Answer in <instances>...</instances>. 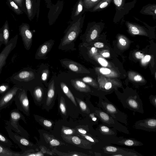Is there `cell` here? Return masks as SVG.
<instances>
[{"label":"cell","mask_w":156,"mask_h":156,"mask_svg":"<svg viewBox=\"0 0 156 156\" xmlns=\"http://www.w3.org/2000/svg\"><path fill=\"white\" fill-rule=\"evenodd\" d=\"M84 16H82L77 20H73L67 29L66 33L61 40L58 48L65 49L74 41L81 31Z\"/></svg>","instance_id":"cell-1"},{"label":"cell","mask_w":156,"mask_h":156,"mask_svg":"<svg viewBox=\"0 0 156 156\" xmlns=\"http://www.w3.org/2000/svg\"><path fill=\"white\" fill-rule=\"evenodd\" d=\"M35 78L34 72L30 69L23 68L14 73L10 80L14 84H17L27 90L30 82Z\"/></svg>","instance_id":"cell-2"},{"label":"cell","mask_w":156,"mask_h":156,"mask_svg":"<svg viewBox=\"0 0 156 156\" xmlns=\"http://www.w3.org/2000/svg\"><path fill=\"white\" fill-rule=\"evenodd\" d=\"M22 120L27 123L24 116L17 108L12 110L10 113V119L7 122L9 124L12 130L22 136H25V130L19 123V121Z\"/></svg>","instance_id":"cell-3"},{"label":"cell","mask_w":156,"mask_h":156,"mask_svg":"<svg viewBox=\"0 0 156 156\" xmlns=\"http://www.w3.org/2000/svg\"><path fill=\"white\" fill-rule=\"evenodd\" d=\"M14 101L17 109L26 115H29V104L27 89L23 88H19L15 96Z\"/></svg>","instance_id":"cell-4"},{"label":"cell","mask_w":156,"mask_h":156,"mask_svg":"<svg viewBox=\"0 0 156 156\" xmlns=\"http://www.w3.org/2000/svg\"><path fill=\"white\" fill-rule=\"evenodd\" d=\"M5 128L9 137L18 145L21 149L22 152H23L25 151L28 150V148L33 146V144L24 136L15 132H13L7 121L5 122Z\"/></svg>","instance_id":"cell-5"},{"label":"cell","mask_w":156,"mask_h":156,"mask_svg":"<svg viewBox=\"0 0 156 156\" xmlns=\"http://www.w3.org/2000/svg\"><path fill=\"white\" fill-rule=\"evenodd\" d=\"M20 88L22 87L17 84H14L12 88L2 94L0 98V111L11 105L14 101L17 91Z\"/></svg>","instance_id":"cell-6"},{"label":"cell","mask_w":156,"mask_h":156,"mask_svg":"<svg viewBox=\"0 0 156 156\" xmlns=\"http://www.w3.org/2000/svg\"><path fill=\"white\" fill-rule=\"evenodd\" d=\"M18 39V35L11 38L0 53V75L3 68L6 63L7 59L16 45Z\"/></svg>","instance_id":"cell-7"},{"label":"cell","mask_w":156,"mask_h":156,"mask_svg":"<svg viewBox=\"0 0 156 156\" xmlns=\"http://www.w3.org/2000/svg\"><path fill=\"white\" fill-rule=\"evenodd\" d=\"M19 31L25 48L27 50H29L32 44L33 34L30 29L29 24L22 23L19 26Z\"/></svg>","instance_id":"cell-8"},{"label":"cell","mask_w":156,"mask_h":156,"mask_svg":"<svg viewBox=\"0 0 156 156\" xmlns=\"http://www.w3.org/2000/svg\"><path fill=\"white\" fill-rule=\"evenodd\" d=\"M27 15L29 20L32 21L36 15L38 17L40 0H25Z\"/></svg>","instance_id":"cell-9"},{"label":"cell","mask_w":156,"mask_h":156,"mask_svg":"<svg viewBox=\"0 0 156 156\" xmlns=\"http://www.w3.org/2000/svg\"><path fill=\"white\" fill-rule=\"evenodd\" d=\"M54 42V40L51 39L41 45L36 51L35 58L37 59H45L47 55L52 48Z\"/></svg>","instance_id":"cell-10"},{"label":"cell","mask_w":156,"mask_h":156,"mask_svg":"<svg viewBox=\"0 0 156 156\" xmlns=\"http://www.w3.org/2000/svg\"><path fill=\"white\" fill-rule=\"evenodd\" d=\"M63 66L77 73H86V69L80 63L70 59L65 58L60 60Z\"/></svg>","instance_id":"cell-11"},{"label":"cell","mask_w":156,"mask_h":156,"mask_svg":"<svg viewBox=\"0 0 156 156\" xmlns=\"http://www.w3.org/2000/svg\"><path fill=\"white\" fill-rule=\"evenodd\" d=\"M63 140L66 142L78 147L85 148L87 146L86 141L75 136H66L62 135Z\"/></svg>","instance_id":"cell-12"},{"label":"cell","mask_w":156,"mask_h":156,"mask_svg":"<svg viewBox=\"0 0 156 156\" xmlns=\"http://www.w3.org/2000/svg\"><path fill=\"white\" fill-rule=\"evenodd\" d=\"M84 11L83 0H78L74 6L72 13V21L77 20L81 16Z\"/></svg>","instance_id":"cell-13"},{"label":"cell","mask_w":156,"mask_h":156,"mask_svg":"<svg viewBox=\"0 0 156 156\" xmlns=\"http://www.w3.org/2000/svg\"><path fill=\"white\" fill-rule=\"evenodd\" d=\"M72 85L77 90L81 92H89L90 90L89 87L83 82L80 80L75 79L71 80Z\"/></svg>","instance_id":"cell-14"},{"label":"cell","mask_w":156,"mask_h":156,"mask_svg":"<svg viewBox=\"0 0 156 156\" xmlns=\"http://www.w3.org/2000/svg\"><path fill=\"white\" fill-rule=\"evenodd\" d=\"M23 152H16L0 144V156H21Z\"/></svg>","instance_id":"cell-15"},{"label":"cell","mask_w":156,"mask_h":156,"mask_svg":"<svg viewBox=\"0 0 156 156\" xmlns=\"http://www.w3.org/2000/svg\"><path fill=\"white\" fill-rule=\"evenodd\" d=\"M60 2H58V5H57V2L55 5H54L55 10L53 11L54 12H49L48 14V18L49 23L50 25H51L55 21L56 18L60 13V11L62 9H60L62 8V6L60 7Z\"/></svg>","instance_id":"cell-16"},{"label":"cell","mask_w":156,"mask_h":156,"mask_svg":"<svg viewBox=\"0 0 156 156\" xmlns=\"http://www.w3.org/2000/svg\"><path fill=\"white\" fill-rule=\"evenodd\" d=\"M55 82L53 80L49 84L48 90L47 93L46 105L49 106L51 104L55 94Z\"/></svg>","instance_id":"cell-17"},{"label":"cell","mask_w":156,"mask_h":156,"mask_svg":"<svg viewBox=\"0 0 156 156\" xmlns=\"http://www.w3.org/2000/svg\"><path fill=\"white\" fill-rule=\"evenodd\" d=\"M60 85L61 89L64 93L68 98L71 100L73 104L76 106H77V103L75 97L68 87L66 85L65 83L62 82L60 83Z\"/></svg>","instance_id":"cell-18"},{"label":"cell","mask_w":156,"mask_h":156,"mask_svg":"<svg viewBox=\"0 0 156 156\" xmlns=\"http://www.w3.org/2000/svg\"><path fill=\"white\" fill-rule=\"evenodd\" d=\"M2 33L4 44L6 46L9 42V40L10 30L8 21L6 20L2 27Z\"/></svg>","instance_id":"cell-19"},{"label":"cell","mask_w":156,"mask_h":156,"mask_svg":"<svg viewBox=\"0 0 156 156\" xmlns=\"http://www.w3.org/2000/svg\"><path fill=\"white\" fill-rule=\"evenodd\" d=\"M7 3L9 8L17 15H20L24 13L20 8L12 0H7Z\"/></svg>","instance_id":"cell-20"},{"label":"cell","mask_w":156,"mask_h":156,"mask_svg":"<svg viewBox=\"0 0 156 156\" xmlns=\"http://www.w3.org/2000/svg\"><path fill=\"white\" fill-rule=\"evenodd\" d=\"M43 91L42 88L39 86L35 87L33 92L34 99L38 102L40 101L42 98Z\"/></svg>","instance_id":"cell-21"},{"label":"cell","mask_w":156,"mask_h":156,"mask_svg":"<svg viewBox=\"0 0 156 156\" xmlns=\"http://www.w3.org/2000/svg\"><path fill=\"white\" fill-rule=\"evenodd\" d=\"M62 135L66 136H74L78 135L76 129H71L66 126H62L61 129Z\"/></svg>","instance_id":"cell-22"},{"label":"cell","mask_w":156,"mask_h":156,"mask_svg":"<svg viewBox=\"0 0 156 156\" xmlns=\"http://www.w3.org/2000/svg\"><path fill=\"white\" fill-rule=\"evenodd\" d=\"M0 144L9 148L13 146L12 142L3 134L0 132Z\"/></svg>","instance_id":"cell-23"},{"label":"cell","mask_w":156,"mask_h":156,"mask_svg":"<svg viewBox=\"0 0 156 156\" xmlns=\"http://www.w3.org/2000/svg\"><path fill=\"white\" fill-rule=\"evenodd\" d=\"M44 137L47 140L48 143L51 146H58L60 144L59 141L56 139L51 137L48 135H45Z\"/></svg>","instance_id":"cell-24"},{"label":"cell","mask_w":156,"mask_h":156,"mask_svg":"<svg viewBox=\"0 0 156 156\" xmlns=\"http://www.w3.org/2000/svg\"><path fill=\"white\" fill-rule=\"evenodd\" d=\"M59 107L61 113L64 115H66L67 109L66 104L64 99L62 97L61 98Z\"/></svg>","instance_id":"cell-25"},{"label":"cell","mask_w":156,"mask_h":156,"mask_svg":"<svg viewBox=\"0 0 156 156\" xmlns=\"http://www.w3.org/2000/svg\"><path fill=\"white\" fill-rule=\"evenodd\" d=\"M22 9L24 13L27 14L25 0H12Z\"/></svg>","instance_id":"cell-26"},{"label":"cell","mask_w":156,"mask_h":156,"mask_svg":"<svg viewBox=\"0 0 156 156\" xmlns=\"http://www.w3.org/2000/svg\"><path fill=\"white\" fill-rule=\"evenodd\" d=\"M76 100L79 105L81 110L83 112H87L88 110L87 107L85 103L83 101L76 98Z\"/></svg>","instance_id":"cell-27"},{"label":"cell","mask_w":156,"mask_h":156,"mask_svg":"<svg viewBox=\"0 0 156 156\" xmlns=\"http://www.w3.org/2000/svg\"><path fill=\"white\" fill-rule=\"evenodd\" d=\"M10 87L8 83H4L0 85V95L2 94L10 89Z\"/></svg>","instance_id":"cell-28"},{"label":"cell","mask_w":156,"mask_h":156,"mask_svg":"<svg viewBox=\"0 0 156 156\" xmlns=\"http://www.w3.org/2000/svg\"><path fill=\"white\" fill-rule=\"evenodd\" d=\"M122 144L128 146H133L137 145L136 141L131 139H127L122 142Z\"/></svg>","instance_id":"cell-29"},{"label":"cell","mask_w":156,"mask_h":156,"mask_svg":"<svg viewBox=\"0 0 156 156\" xmlns=\"http://www.w3.org/2000/svg\"><path fill=\"white\" fill-rule=\"evenodd\" d=\"M146 124L149 127L155 128L156 126V120L154 119H150L146 121Z\"/></svg>","instance_id":"cell-30"},{"label":"cell","mask_w":156,"mask_h":156,"mask_svg":"<svg viewBox=\"0 0 156 156\" xmlns=\"http://www.w3.org/2000/svg\"><path fill=\"white\" fill-rule=\"evenodd\" d=\"M128 103L131 107L136 109L138 107V105L137 102L133 99H129L128 100Z\"/></svg>","instance_id":"cell-31"},{"label":"cell","mask_w":156,"mask_h":156,"mask_svg":"<svg viewBox=\"0 0 156 156\" xmlns=\"http://www.w3.org/2000/svg\"><path fill=\"white\" fill-rule=\"evenodd\" d=\"M99 116L103 121L105 122H108L109 120V117L108 115L106 113L101 112L99 113Z\"/></svg>","instance_id":"cell-32"},{"label":"cell","mask_w":156,"mask_h":156,"mask_svg":"<svg viewBox=\"0 0 156 156\" xmlns=\"http://www.w3.org/2000/svg\"><path fill=\"white\" fill-rule=\"evenodd\" d=\"M106 108L107 110L111 113H114L116 112V108L112 104H108L106 105Z\"/></svg>","instance_id":"cell-33"},{"label":"cell","mask_w":156,"mask_h":156,"mask_svg":"<svg viewBox=\"0 0 156 156\" xmlns=\"http://www.w3.org/2000/svg\"><path fill=\"white\" fill-rule=\"evenodd\" d=\"M78 133V132H77ZM79 135L81 136V137L85 139L86 140H88V141L92 142V143H95V141L94 139L91 136L85 135V134H83L78 133Z\"/></svg>","instance_id":"cell-34"},{"label":"cell","mask_w":156,"mask_h":156,"mask_svg":"<svg viewBox=\"0 0 156 156\" xmlns=\"http://www.w3.org/2000/svg\"><path fill=\"white\" fill-rule=\"evenodd\" d=\"M49 71L48 69H45L43 71L41 74V80L42 81H45L47 79Z\"/></svg>","instance_id":"cell-35"},{"label":"cell","mask_w":156,"mask_h":156,"mask_svg":"<svg viewBox=\"0 0 156 156\" xmlns=\"http://www.w3.org/2000/svg\"><path fill=\"white\" fill-rule=\"evenodd\" d=\"M105 149L106 151L110 152H115L118 150V148L115 147L109 146L107 147Z\"/></svg>","instance_id":"cell-36"},{"label":"cell","mask_w":156,"mask_h":156,"mask_svg":"<svg viewBox=\"0 0 156 156\" xmlns=\"http://www.w3.org/2000/svg\"><path fill=\"white\" fill-rule=\"evenodd\" d=\"M98 60L99 63L103 66L106 67L108 65V62L104 58L100 57L98 58Z\"/></svg>","instance_id":"cell-37"},{"label":"cell","mask_w":156,"mask_h":156,"mask_svg":"<svg viewBox=\"0 0 156 156\" xmlns=\"http://www.w3.org/2000/svg\"><path fill=\"white\" fill-rule=\"evenodd\" d=\"M100 71L101 73L104 74H108L111 72V70L109 69L106 68H101Z\"/></svg>","instance_id":"cell-38"},{"label":"cell","mask_w":156,"mask_h":156,"mask_svg":"<svg viewBox=\"0 0 156 156\" xmlns=\"http://www.w3.org/2000/svg\"><path fill=\"white\" fill-rule=\"evenodd\" d=\"M82 80L84 82L90 84L92 83L93 82L92 79L88 76L83 77L82 78Z\"/></svg>","instance_id":"cell-39"},{"label":"cell","mask_w":156,"mask_h":156,"mask_svg":"<svg viewBox=\"0 0 156 156\" xmlns=\"http://www.w3.org/2000/svg\"><path fill=\"white\" fill-rule=\"evenodd\" d=\"M101 131L103 133H108L110 132V129L107 127L102 126L100 127Z\"/></svg>","instance_id":"cell-40"},{"label":"cell","mask_w":156,"mask_h":156,"mask_svg":"<svg viewBox=\"0 0 156 156\" xmlns=\"http://www.w3.org/2000/svg\"><path fill=\"white\" fill-rule=\"evenodd\" d=\"M97 34V31L96 30H94L91 33L90 35V38L91 40H93L96 37Z\"/></svg>","instance_id":"cell-41"},{"label":"cell","mask_w":156,"mask_h":156,"mask_svg":"<svg viewBox=\"0 0 156 156\" xmlns=\"http://www.w3.org/2000/svg\"><path fill=\"white\" fill-rule=\"evenodd\" d=\"M132 33L136 35L139 34V31L138 29L135 27H132L131 28Z\"/></svg>","instance_id":"cell-42"},{"label":"cell","mask_w":156,"mask_h":156,"mask_svg":"<svg viewBox=\"0 0 156 156\" xmlns=\"http://www.w3.org/2000/svg\"><path fill=\"white\" fill-rule=\"evenodd\" d=\"M43 123L44 126L47 127H51L52 125L51 122L50 121L47 120H44Z\"/></svg>","instance_id":"cell-43"},{"label":"cell","mask_w":156,"mask_h":156,"mask_svg":"<svg viewBox=\"0 0 156 156\" xmlns=\"http://www.w3.org/2000/svg\"><path fill=\"white\" fill-rule=\"evenodd\" d=\"M112 84L111 82H107L104 86V88L106 90H109L112 87Z\"/></svg>","instance_id":"cell-44"},{"label":"cell","mask_w":156,"mask_h":156,"mask_svg":"<svg viewBox=\"0 0 156 156\" xmlns=\"http://www.w3.org/2000/svg\"><path fill=\"white\" fill-rule=\"evenodd\" d=\"M4 43L3 39L2 33V27L0 29V48L2 44Z\"/></svg>","instance_id":"cell-45"},{"label":"cell","mask_w":156,"mask_h":156,"mask_svg":"<svg viewBox=\"0 0 156 156\" xmlns=\"http://www.w3.org/2000/svg\"><path fill=\"white\" fill-rule=\"evenodd\" d=\"M135 56L137 58L140 59L144 57V55L140 52L137 51L135 53Z\"/></svg>","instance_id":"cell-46"},{"label":"cell","mask_w":156,"mask_h":156,"mask_svg":"<svg viewBox=\"0 0 156 156\" xmlns=\"http://www.w3.org/2000/svg\"><path fill=\"white\" fill-rule=\"evenodd\" d=\"M94 46L98 48H102L104 46L103 43L100 42H97L95 43L94 44Z\"/></svg>","instance_id":"cell-47"},{"label":"cell","mask_w":156,"mask_h":156,"mask_svg":"<svg viewBox=\"0 0 156 156\" xmlns=\"http://www.w3.org/2000/svg\"><path fill=\"white\" fill-rule=\"evenodd\" d=\"M151 59V56L149 55H146L144 58L142 60V62L143 63H145L146 62H149Z\"/></svg>","instance_id":"cell-48"},{"label":"cell","mask_w":156,"mask_h":156,"mask_svg":"<svg viewBox=\"0 0 156 156\" xmlns=\"http://www.w3.org/2000/svg\"><path fill=\"white\" fill-rule=\"evenodd\" d=\"M76 130L78 133L81 134H86L87 133V131L82 128H78L76 129Z\"/></svg>","instance_id":"cell-49"},{"label":"cell","mask_w":156,"mask_h":156,"mask_svg":"<svg viewBox=\"0 0 156 156\" xmlns=\"http://www.w3.org/2000/svg\"><path fill=\"white\" fill-rule=\"evenodd\" d=\"M115 4L118 7L120 6L122 4V0H114Z\"/></svg>","instance_id":"cell-50"},{"label":"cell","mask_w":156,"mask_h":156,"mask_svg":"<svg viewBox=\"0 0 156 156\" xmlns=\"http://www.w3.org/2000/svg\"><path fill=\"white\" fill-rule=\"evenodd\" d=\"M134 80L136 81H140L142 80V77L140 75H136L134 77Z\"/></svg>","instance_id":"cell-51"},{"label":"cell","mask_w":156,"mask_h":156,"mask_svg":"<svg viewBox=\"0 0 156 156\" xmlns=\"http://www.w3.org/2000/svg\"><path fill=\"white\" fill-rule=\"evenodd\" d=\"M119 42L123 46H125L126 44V40L122 38H121L119 39Z\"/></svg>","instance_id":"cell-52"},{"label":"cell","mask_w":156,"mask_h":156,"mask_svg":"<svg viewBox=\"0 0 156 156\" xmlns=\"http://www.w3.org/2000/svg\"><path fill=\"white\" fill-rule=\"evenodd\" d=\"M108 5V3L107 2H105L102 3L100 5L101 8H103L106 7Z\"/></svg>","instance_id":"cell-53"},{"label":"cell","mask_w":156,"mask_h":156,"mask_svg":"<svg viewBox=\"0 0 156 156\" xmlns=\"http://www.w3.org/2000/svg\"><path fill=\"white\" fill-rule=\"evenodd\" d=\"M46 3L48 8H49L51 5V0H44Z\"/></svg>","instance_id":"cell-54"},{"label":"cell","mask_w":156,"mask_h":156,"mask_svg":"<svg viewBox=\"0 0 156 156\" xmlns=\"http://www.w3.org/2000/svg\"><path fill=\"white\" fill-rule=\"evenodd\" d=\"M102 55L103 56L105 57H108L109 56L110 54L109 52H104L102 54Z\"/></svg>","instance_id":"cell-55"},{"label":"cell","mask_w":156,"mask_h":156,"mask_svg":"<svg viewBox=\"0 0 156 156\" xmlns=\"http://www.w3.org/2000/svg\"><path fill=\"white\" fill-rule=\"evenodd\" d=\"M95 50L96 49L94 47L92 48L91 49V51L92 53L94 54L95 53Z\"/></svg>","instance_id":"cell-56"},{"label":"cell","mask_w":156,"mask_h":156,"mask_svg":"<svg viewBox=\"0 0 156 156\" xmlns=\"http://www.w3.org/2000/svg\"><path fill=\"white\" fill-rule=\"evenodd\" d=\"M152 102L155 105L156 103V98H155L154 99H153L152 100Z\"/></svg>","instance_id":"cell-57"},{"label":"cell","mask_w":156,"mask_h":156,"mask_svg":"<svg viewBox=\"0 0 156 156\" xmlns=\"http://www.w3.org/2000/svg\"><path fill=\"white\" fill-rule=\"evenodd\" d=\"M93 117H92V120L94 121H95L97 120V118L94 116Z\"/></svg>","instance_id":"cell-58"},{"label":"cell","mask_w":156,"mask_h":156,"mask_svg":"<svg viewBox=\"0 0 156 156\" xmlns=\"http://www.w3.org/2000/svg\"><path fill=\"white\" fill-rule=\"evenodd\" d=\"M154 13H155V14H156V9L155 10Z\"/></svg>","instance_id":"cell-59"}]
</instances>
